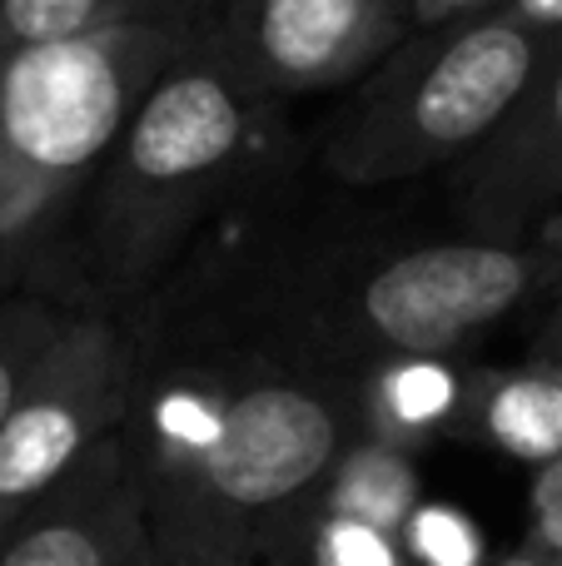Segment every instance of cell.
<instances>
[{
    "instance_id": "obj_2",
    "label": "cell",
    "mask_w": 562,
    "mask_h": 566,
    "mask_svg": "<svg viewBox=\"0 0 562 566\" xmlns=\"http://www.w3.org/2000/svg\"><path fill=\"white\" fill-rule=\"evenodd\" d=\"M119 408V358L95 338L60 343L25 368L0 418V532L110 438Z\"/></svg>"
},
{
    "instance_id": "obj_10",
    "label": "cell",
    "mask_w": 562,
    "mask_h": 566,
    "mask_svg": "<svg viewBox=\"0 0 562 566\" xmlns=\"http://www.w3.org/2000/svg\"><path fill=\"white\" fill-rule=\"evenodd\" d=\"M458 412V378L444 358H398L384 368L368 398V438L414 452Z\"/></svg>"
},
{
    "instance_id": "obj_17",
    "label": "cell",
    "mask_w": 562,
    "mask_h": 566,
    "mask_svg": "<svg viewBox=\"0 0 562 566\" xmlns=\"http://www.w3.org/2000/svg\"><path fill=\"white\" fill-rule=\"evenodd\" d=\"M25 348H15V343H0V418L10 412V402H15V388L20 378H25Z\"/></svg>"
},
{
    "instance_id": "obj_9",
    "label": "cell",
    "mask_w": 562,
    "mask_h": 566,
    "mask_svg": "<svg viewBox=\"0 0 562 566\" xmlns=\"http://www.w3.org/2000/svg\"><path fill=\"white\" fill-rule=\"evenodd\" d=\"M364 0H264L259 45L279 75H324L354 50Z\"/></svg>"
},
{
    "instance_id": "obj_3",
    "label": "cell",
    "mask_w": 562,
    "mask_h": 566,
    "mask_svg": "<svg viewBox=\"0 0 562 566\" xmlns=\"http://www.w3.org/2000/svg\"><path fill=\"white\" fill-rule=\"evenodd\" d=\"M533 289V259L498 244H438L384 264L358 293V323L404 358H438L498 323Z\"/></svg>"
},
{
    "instance_id": "obj_16",
    "label": "cell",
    "mask_w": 562,
    "mask_h": 566,
    "mask_svg": "<svg viewBox=\"0 0 562 566\" xmlns=\"http://www.w3.org/2000/svg\"><path fill=\"white\" fill-rule=\"evenodd\" d=\"M533 542L538 552H548L562 566V452L543 462L533 482Z\"/></svg>"
},
{
    "instance_id": "obj_19",
    "label": "cell",
    "mask_w": 562,
    "mask_h": 566,
    "mask_svg": "<svg viewBox=\"0 0 562 566\" xmlns=\"http://www.w3.org/2000/svg\"><path fill=\"white\" fill-rule=\"evenodd\" d=\"M493 566H558L548 552H518V557H503V562H493Z\"/></svg>"
},
{
    "instance_id": "obj_1",
    "label": "cell",
    "mask_w": 562,
    "mask_h": 566,
    "mask_svg": "<svg viewBox=\"0 0 562 566\" xmlns=\"http://www.w3.org/2000/svg\"><path fill=\"white\" fill-rule=\"evenodd\" d=\"M344 408L304 382H249L179 478L149 492V542L165 562L259 566L269 537L319 492L344 452Z\"/></svg>"
},
{
    "instance_id": "obj_11",
    "label": "cell",
    "mask_w": 562,
    "mask_h": 566,
    "mask_svg": "<svg viewBox=\"0 0 562 566\" xmlns=\"http://www.w3.org/2000/svg\"><path fill=\"white\" fill-rule=\"evenodd\" d=\"M259 566H408L398 537L368 527V522L339 517L314 497L269 537Z\"/></svg>"
},
{
    "instance_id": "obj_21",
    "label": "cell",
    "mask_w": 562,
    "mask_h": 566,
    "mask_svg": "<svg viewBox=\"0 0 562 566\" xmlns=\"http://www.w3.org/2000/svg\"><path fill=\"white\" fill-rule=\"evenodd\" d=\"M149 566H235V562H165V557L149 552Z\"/></svg>"
},
{
    "instance_id": "obj_14",
    "label": "cell",
    "mask_w": 562,
    "mask_h": 566,
    "mask_svg": "<svg viewBox=\"0 0 562 566\" xmlns=\"http://www.w3.org/2000/svg\"><path fill=\"white\" fill-rule=\"evenodd\" d=\"M523 179L533 195L562 199V60L553 65V75L538 80V105L528 115Z\"/></svg>"
},
{
    "instance_id": "obj_8",
    "label": "cell",
    "mask_w": 562,
    "mask_h": 566,
    "mask_svg": "<svg viewBox=\"0 0 562 566\" xmlns=\"http://www.w3.org/2000/svg\"><path fill=\"white\" fill-rule=\"evenodd\" d=\"M418 468L408 452L388 448L378 438L364 442H344V452L334 458V468L324 472L314 502L339 517L368 522V527L398 537L408 522V512L418 507Z\"/></svg>"
},
{
    "instance_id": "obj_12",
    "label": "cell",
    "mask_w": 562,
    "mask_h": 566,
    "mask_svg": "<svg viewBox=\"0 0 562 566\" xmlns=\"http://www.w3.org/2000/svg\"><path fill=\"white\" fill-rule=\"evenodd\" d=\"M483 438L498 452L523 462H553L562 452V378L518 373L488 388L483 398Z\"/></svg>"
},
{
    "instance_id": "obj_13",
    "label": "cell",
    "mask_w": 562,
    "mask_h": 566,
    "mask_svg": "<svg viewBox=\"0 0 562 566\" xmlns=\"http://www.w3.org/2000/svg\"><path fill=\"white\" fill-rule=\"evenodd\" d=\"M408 566H488V542L483 527L454 502H428L408 512L404 532H398Z\"/></svg>"
},
{
    "instance_id": "obj_18",
    "label": "cell",
    "mask_w": 562,
    "mask_h": 566,
    "mask_svg": "<svg viewBox=\"0 0 562 566\" xmlns=\"http://www.w3.org/2000/svg\"><path fill=\"white\" fill-rule=\"evenodd\" d=\"M513 20L528 30H562V0H508Z\"/></svg>"
},
{
    "instance_id": "obj_5",
    "label": "cell",
    "mask_w": 562,
    "mask_h": 566,
    "mask_svg": "<svg viewBox=\"0 0 562 566\" xmlns=\"http://www.w3.org/2000/svg\"><path fill=\"white\" fill-rule=\"evenodd\" d=\"M119 70L90 40L20 45L0 70V135L35 169H80L119 129Z\"/></svg>"
},
{
    "instance_id": "obj_15",
    "label": "cell",
    "mask_w": 562,
    "mask_h": 566,
    "mask_svg": "<svg viewBox=\"0 0 562 566\" xmlns=\"http://www.w3.org/2000/svg\"><path fill=\"white\" fill-rule=\"evenodd\" d=\"M100 0H0V20L20 45H55L80 40L95 20Z\"/></svg>"
},
{
    "instance_id": "obj_6",
    "label": "cell",
    "mask_w": 562,
    "mask_h": 566,
    "mask_svg": "<svg viewBox=\"0 0 562 566\" xmlns=\"http://www.w3.org/2000/svg\"><path fill=\"white\" fill-rule=\"evenodd\" d=\"M538 85V30L488 20L438 50L414 90V129L438 149H454L493 129Z\"/></svg>"
},
{
    "instance_id": "obj_4",
    "label": "cell",
    "mask_w": 562,
    "mask_h": 566,
    "mask_svg": "<svg viewBox=\"0 0 562 566\" xmlns=\"http://www.w3.org/2000/svg\"><path fill=\"white\" fill-rule=\"evenodd\" d=\"M149 552L145 468L119 438H105L0 532V566H149Z\"/></svg>"
},
{
    "instance_id": "obj_20",
    "label": "cell",
    "mask_w": 562,
    "mask_h": 566,
    "mask_svg": "<svg viewBox=\"0 0 562 566\" xmlns=\"http://www.w3.org/2000/svg\"><path fill=\"white\" fill-rule=\"evenodd\" d=\"M468 6H483V0H424L428 15H448V10H468Z\"/></svg>"
},
{
    "instance_id": "obj_7",
    "label": "cell",
    "mask_w": 562,
    "mask_h": 566,
    "mask_svg": "<svg viewBox=\"0 0 562 566\" xmlns=\"http://www.w3.org/2000/svg\"><path fill=\"white\" fill-rule=\"evenodd\" d=\"M244 135V109L215 75H175L145 99L129 129V165L155 185L205 175Z\"/></svg>"
},
{
    "instance_id": "obj_22",
    "label": "cell",
    "mask_w": 562,
    "mask_h": 566,
    "mask_svg": "<svg viewBox=\"0 0 562 566\" xmlns=\"http://www.w3.org/2000/svg\"><path fill=\"white\" fill-rule=\"evenodd\" d=\"M553 239L562 244V209H558V219H553Z\"/></svg>"
}]
</instances>
